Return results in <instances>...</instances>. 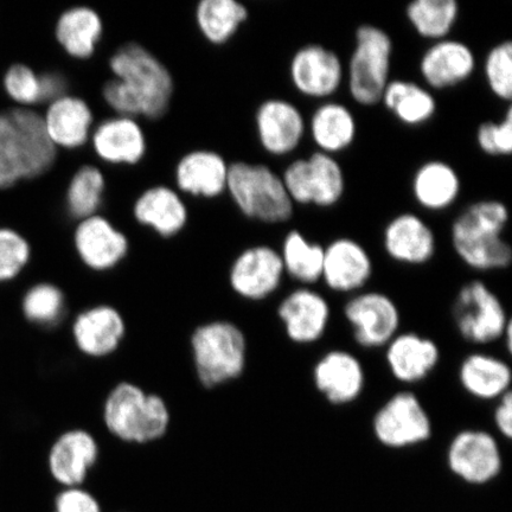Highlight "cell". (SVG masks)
<instances>
[{"label":"cell","instance_id":"6da1fadb","mask_svg":"<svg viewBox=\"0 0 512 512\" xmlns=\"http://www.w3.org/2000/svg\"><path fill=\"white\" fill-rule=\"evenodd\" d=\"M113 79L102 87V98L117 115L157 120L168 112L175 82L165 64L139 43H126L108 62Z\"/></svg>","mask_w":512,"mask_h":512},{"label":"cell","instance_id":"7a4b0ae2","mask_svg":"<svg viewBox=\"0 0 512 512\" xmlns=\"http://www.w3.org/2000/svg\"><path fill=\"white\" fill-rule=\"evenodd\" d=\"M57 151L40 112L16 106L0 111V190L46 175Z\"/></svg>","mask_w":512,"mask_h":512},{"label":"cell","instance_id":"3957f363","mask_svg":"<svg viewBox=\"0 0 512 512\" xmlns=\"http://www.w3.org/2000/svg\"><path fill=\"white\" fill-rule=\"evenodd\" d=\"M509 220V209L502 201L482 200L470 204L452 223L454 253L472 271L505 270L512 261V248L503 238Z\"/></svg>","mask_w":512,"mask_h":512},{"label":"cell","instance_id":"277c9868","mask_svg":"<svg viewBox=\"0 0 512 512\" xmlns=\"http://www.w3.org/2000/svg\"><path fill=\"white\" fill-rule=\"evenodd\" d=\"M227 192L243 216L261 223L291 221L296 207L281 175L265 164H229Z\"/></svg>","mask_w":512,"mask_h":512},{"label":"cell","instance_id":"5b68a950","mask_svg":"<svg viewBox=\"0 0 512 512\" xmlns=\"http://www.w3.org/2000/svg\"><path fill=\"white\" fill-rule=\"evenodd\" d=\"M104 419L115 437L127 443L145 444L162 438L168 431L170 413L160 396L125 382L108 395Z\"/></svg>","mask_w":512,"mask_h":512},{"label":"cell","instance_id":"8992f818","mask_svg":"<svg viewBox=\"0 0 512 512\" xmlns=\"http://www.w3.org/2000/svg\"><path fill=\"white\" fill-rule=\"evenodd\" d=\"M394 43L386 30L363 24L355 34L345 78L349 94L356 104L373 107L381 104L382 94L392 72Z\"/></svg>","mask_w":512,"mask_h":512},{"label":"cell","instance_id":"52a82bcc","mask_svg":"<svg viewBox=\"0 0 512 512\" xmlns=\"http://www.w3.org/2000/svg\"><path fill=\"white\" fill-rule=\"evenodd\" d=\"M197 375L213 388L238 379L245 371L247 341L238 326L215 322L200 326L191 338Z\"/></svg>","mask_w":512,"mask_h":512},{"label":"cell","instance_id":"ba28073f","mask_svg":"<svg viewBox=\"0 0 512 512\" xmlns=\"http://www.w3.org/2000/svg\"><path fill=\"white\" fill-rule=\"evenodd\" d=\"M452 319L459 336L477 347L503 341L512 324L502 299L479 279L459 288L452 304Z\"/></svg>","mask_w":512,"mask_h":512},{"label":"cell","instance_id":"9c48e42d","mask_svg":"<svg viewBox=\"0 0 512 512\" xmlns=\"http://www.w3.org/2000/svg\"><path fill=\"white\" fill-rule=\"evenodd\" d=\"M371 432L389 450H407L425 445L433 438L432 416L418 395L411 390L395 393L377 408Z\"/></svg>","mask_w":512,"mask_h":512},{"label":"cell","instance_id":"30bf717a","mask_svg":"<svg viewBox=\"0 0 512 512\" xmlns=\"http://www.w3.org/2000/svg\"><path fill=\"white\" fill-rule=\"evenodd\" d=\"M281 178L294 206L332 208L342 201L347 189V179L337 157L319 151L294 159Z\"/></svg>","mask_w":512,"mask_h":512},{"label":"cell","instance_id":"8fae6325","mask_svg":"<svg viewBox=\"0 0 512 512\" xmlns=\"http://www.w3.org/2000/svg\"><path fill=\"white\" fill-rule=\"evenodd\" d=\"M343 316L355 343L366 350L386 348L401 329L399 305L381 291L352 294L343 306Z\"/></svg>","mask_w":512,"mask_h":512},{"label":"cell","instance_id":"7c38bea8","mask_svg":"<svg viewBox=\"0 0 512 512\" xmlns=\"http://www.w3.org/2000/svg\"><path fill=\"white\" fill-rule=\"evenodd\" d=\"M446 462L453 475L466 483H490L503 469L501 443L495 433L483 428H464L448 443Z\"/></svg>","mask_w":512,"mask_h":512},{"label":"cell","instance_id":"4fadbf2b","mask_svg":"<svg viewBox=\"0 0 512 512\" xmlns=\"http://www.w3.org/2000/svg\"><path fill=\"white\" fill-rule=\"evenodd\" d=\"M290 80L305 98L328 101L341 89L345 67L341 57L323 44L310 43L293 54L288 66Z\"/></svg>","mask_w":512,"mask_h":512},{"label":"cell","instance_id":"5bb4252c","mask_svg":"<svg viewBox=\"0 0 512 512\" xmlns=\"http://www.w3.org/2000/svg\"><path fill=\"white\" fill-rule=\"evenodd\" d=\"M317 392L331 406L344 407L360 400L367 387L363 362L351 351L331 349L312 368Z\"/></svg>","mask_w":512,"mask_h":512},{"label":"cell","instance_id":"9a60e30c","mask_svg":"<svg viewBox=\"0 0 512 512\" xmlns=\"http://www.w3.org/2000/svg\"><path fill=\"white\" fill-rule=\"evenodd\" d=\"M277 313L287 338L302 347L322 341L332 315L329 300L309 286H299L287 293Z\"/></svg>","mask_w":512,"mask_h":512},{"label":"cell","instance_id":"2e32d148","mask_svg":"<svg viewBox=\"0 0 512 512\" xmlns=\"http://www.w3.org/2000/svg\"><path fill=\"white\" fill-rule=\"evenodd\" d=\"M374 275V261L367 248L355 239L341 236L324 246L322 283L338 294L367 290Z\"/></svg>","mask_w":512,"mask_h":512},{"label":"cell","instance_id":"e0dca14e","mask_svg":"<svg viewBox=\"0 0 512 512\" xmlns=\"http://www.w3.org/2000/svg\"><path fill=\"white\" fill-rule=\"evenodd\" d=\"M285 270L278 249L267 245L246 248L230 268L229 281L235 293L252 302L273 296L283 284Z\"/></svg>","mask_w":512,"mask_h":512},{"label":"cell","instance_id":"ac0fdd59","mask_svg":"<svg viewBox=\"0 0 512 512\" xmlns=\"http://www.w3.org/2000/svg\"><path fill=\"white\" fill-rule=\"evenodd\" d=\"M256 134L268 155L286 157L302 145L307 121L292 101L272 98L261 102L255 113Z\"/></svg>","mask_w":512,"mask_h":512},{"label":"cell","instance_id":"d6986e66","mask_svg":"<svg viewBox=\"0 0 512 512\" xmlns=\"http://www.w3.org/2000/svg\"><path fill=\"white\" fill-rule=\"evenodd\" d=\"M383 350L390 375L403 386L426 381L441 362L439 344L415 331H400Z\"/></svg>","mask_w":512,"mask_h":512},{"label":"cell","instance_id":"ffe728a7","mask_svg":"<svg viewBox=\"0 0 512 512\" xmlns=\"http://www.w3.org/2000/svg\"><path fill=\"white\" fill-rule=\"evenodd\" d=\"M477 69V56L469 44L445 38L433 42L422 54L419 70L428 89L445 91L470 80Z\"/></svg>","mask_w":512,"mask_h":512},{"label":"cell","instance_id":"44dd1931","mask_svg":"<svg viewBox=\"0 0 512 512\" xmlns=\"http://www.w3.org/2000/svg\"><path fill=\"white\" fill-rule=\"evenodd\" d=\"M383 249L389 259L406 266H424L437 253L434 230L421 216L402 213L393 217L383 230Z\"/></svg>","mask_w":512,"mask_h":512},{"label":"cell","instance_id":"7402d4cb","mask_svg":"<svg viewBox=\"0 0 512 512\" xmlns=\"http://www.w3.org/2000/svg\"><path fill=\"white\" fill-rule=\"evenodd\" d=\"M74 245L83 264L98 272L112 270L119 265L130 248L126 235L100 214L79 221Z\"/></svg>","mask_w":512,"mask_h":512},{"label":"cell","instance_id":"603a6c76","mask_svg":"<svg viewBox=\"0 0 512 512\" xmlns=\"http://www.w3.org/2000/svg\"><path fill=\"white\" fill-rule=\"evenodd\" d=\"M91 142L102 162L112 165H136L147 151V140L137 119L115 115L93 128Z\"/></svg>","mask_w":512,"mask_h":512},{"label":"cell","instance_id":"cb8c5ba5","mask_svg":"<svg viewBox=\"0 0 512 512\" xmlns=\"http://www.w3.org/2000/svg\"><path fill=\"white\" fill-rule=\"evenodd\" d=\"M50 142L57 150H75L91 139L94 114L86 100L72 94L50 102L42 114Z\"/></svg>","mask_w":512,"mask_h":512},{"label":"cell","instance_id":"d4e9b609","mask_svg":"<svg viewBox=\"0 0 512 512\" xmlns=\"http://www.w3.org/2000/svg\"><path fill=\"white\" fill-rule=\"evenodd\" d=\"M458 381L472 399L496 402L511 392L512 370L504 358L489 352L475 351L460 362Z\"/></svg>","mask_w":512,"mask_h":512},{"label":"cell","instance_id":"484cf974","mask_svg":"<svg viewBox=\"0 0 512 512\" xmlns=\"http://www.w3.org/2000/svg\"><path fill=\"white\" fill-rule=\"evenodd\" d=\"M228 172L229 164L220 153L195 150L179 159L175 181L184 194L216 198L227 191Z\"/></svg>","mask_w":512,"mask_h":512},{"label":"cell","instance_id":"4316f807","mask_svg":"<svg viewBox=\"0 0 512 512\" xmlns=\"http://www.w3.org/2000/svg\"><path fill=\"white\" fill-rule=\"evenodd\" d=\"M99 457V446L92 434L73 430L61 435L51 447V475L66 488L80 486Z\"/></svg>","mask_w":512,"mask_h":512},{"label":"cell","instance_id":"83f0119b","mask_svg":"<svg viewBox=\"0 0 512 512\" xmlns=\"http://www.w3.org/2000/svg\"><path fill=\"white\" fill-rule=\"evenodd\" d=\"M134 219L163 238L182 232L189 220L187 204L177 191L156 185L146 189L133 206Z\"/></svg>","mask_w":512,"mask_h":512},{"label":"cell","instance_id":"f1b7e54d","mask_svg":"<svg viewBox=\"0 0 512 512\" xmlns=\"http://www.w3.org/2000/svg\"><path fill=\"white\" fill-rule=\"evenodd\" d=\"M307 133L310 134L317 151L336 157L338 153L349 150L355 143V114L342 102L323 101L307 121Z\"/></svg>","mask_w":512,"mask_h":512},{"label":"cell","instance_id":"f546056e","mask_svg":"<svg viewBox=\"0 0 512 512\" xmlns=\"http://www.w3.org/2000/svg\"><path fill=\"white\" fill-rule=\"evenodd\" d=\"M73 335L78 348L88 356L104 357L118 349L125 323L114 307L100 305L83 311L75 319Z\"/></svg>","mask_w":512,"mask_h":512},{"label":"cell","instance_id":"4dcf8cb0","mask_svg":"<svg viewBox=\"0 0 512 512\" xmlns=\"http://www.w3.org/2000/svg\"><path fill=\"white\" fill-rule=\"evenodd\" d=\"M462 192V179L451 164L427 160L414 172L412 194L419 207L433 213L450 209Z\"/></svg>","mask_w":512,"mask_h":512},{"label":"cell","instance_id":"1f68e13d","mask_svg":"<svg viewBox=\"0 0 512 512\" xmlns=\"http://www.w3.org/2000/svg\"><path fill=\"white\" fill-rule=\"evenodd\" d=\"M104 34L101 16L89 6H74L60 15L55 38L64 53L76 60L91 59Z\"/></svg>","mask_w":512,"mask_h":512},{"label":"cell","instance_id":"d6a6232c","mask_svg":"<svg viewBox=\"0 0 512 512\" xmlns=\"http://www.w3.org/2000/svg\"><path fill=\"white\" fill-rule=\"evenodd\" d=\"M381 104L403 125L420 126L432 120L438 102L431 89L409 80H390Z\"/></svg>","mask_w":512,"mask_h":512},{"label":"cell","instance_id":"836d02e7","mask_svg":"<svg viewBox=\"0 0 512 512\" xmlns=\"http://www.w3.org/2000/svg\"><path fill=\"white\" fill-rule=\"evenodd\" d=\"M285 275L300 286L313 287L322 280L324 246L311 241L297 229L285 235L279 249Z\"/></svg>","mask_w":512,"mask_h":512},{"label":"cell","instance_id":"e575fe53","mask_svg":"<svg viewBox=\"0 0 512 512\" xmlns=\"http://www.w3.org/2000/svg\"><path fill=\"white\" fill-rule=\"evenodd\" d=\"M248 17L247 6L236 0H202L195 10L198 29L214 46H222L232 40Z\"/></svg>","mask_w":512,"mask_h":512},{"label":"cell","instance_id":"d590c367","mask_svg":"<svg viewBox=\"0 0 512 512\" xmlns=\"http://www.w3.org/2000/svg\"><path fill=\"white\" fill-rule=\"evenodd\" d=\"M459 15L457 0H414L406 8L408 22L416 34L432 43L450 37Z\"/></svg>","mask_w":512,"mask_h":512},{"label":"cell","instance_id":"8d00e7d4","mask_svg":"<svg viewBox=\"0 0 512 512\" xmlns=\"http://www.w3.org/2000/svg\"><path fill=\"white\" fill-rule=\"evenodd\" d=\"M106 177L95 165H82L70 178L66 191V209L72 219L82 221L98 215L104 202Z\"/></svg>","mask_w":512,"mask_h":512},{"label":"cell","instance_id":"74e56055","mask_svg":"<svg viewBox=\"0 0 512 512\" xmlns=\"http://www.w3.org/2000/svg\"><path fill=\"white\" fill-rule=\"evenodd\" d=\"M64 311V296L59 287L37 284L23 299L24 316L31 323L51 325L59 322Z\"/></svg>","mask_w":512,"mask_h":512},{"label":"cell","instance_id":"f35d334b","mask_svg":"<svg viewBox=\"0 0 512 512\" xmlns=\"http://www.w3.org/2000/svg\"><path fill=\"white\" fill-rule=\"evenodd\" d=\"M3 89L16 107L42 105L40 73L29 64L12 63L3 75Z\"/></svg>","mask_w":512,"mask_h":512},{"label":"cell","instance_id":"ab89813d","mask_svg":"<svg viewBox=\"0 0 512 512\" xmlns=\"http://www.w3.org/2000/svg\"><path fill=\"white\" fill-rule=\"evenodd\" d=\"M486 85L497 99L510 105L512 99V43L496 44L486 54L484 62Z\"/></svg>","mask_w":512,"mask_h":512},{"label":"cell","instance_id":"60d3db41","mask_svg":"<svg viewBox=\"0 0 512 512\" xmlns=\"http://www.w3.org/2000/svg\"><path fill=\"white\" fill-rule=\"evenodd\" d=\"M30 258L29 241L15 229L0 227V283L17 278Z\"/></svg>","mask_w":512,"mask_h":512},{"label":"cell","instance_id":"b9f144b4","mask_svg":"<svg viewBox=\"0 0 512 512\" xmlns=\"http://www.w3.org/2000/svg\"><path fill=\"white\" fill-rule=\"evenodd\" d=\"M480 151L490 157H508L512 152V108L499 121H484L476 134Z\"/></svg>","mask_w":512,"mask_h":512},{"label":"cell","instance_id":"7bdbcfd3","mask_svg":"<svg viewBox=\"0 0 512 512\" xmlns=\"http://www.w3.org/2000/svg\"><path fill=\"white\" fill-rule=\"evenodd\" d=\"M55 512H101L100 504L88 491L67 488L56 498Z\"/></svg>","mask_w":512,"mask_h":512},{"label":"cell","instance_id":"ee69618b","mask_svg":"<svg viewBox=\"0 0 512 512\" xmlns=\"http://www.w3.org/2000/svg\"><path fill=\"white\" fill-rule=\"evenodd\" d=\"M42 104H50L61 96L67 95L69 82L66 75L60 72H44L40 74Z\"/></svg>","mask_w":512,"mask_h":512},{"label":"cell","instance_id":"f6af8a7d","mask_svg":"<svg viewBox=\"0 0 512 512\" xmlns=\"http://www.w3.org/2000/svg\"><path fill=\"white\" fill-rule=\"evenodd\" d=\"M497 437L505 440L512 438V393L509 392L495 402L494 413H492Z\"/></svg>","mask_w":512,"mask_h":512}]
</instances>
